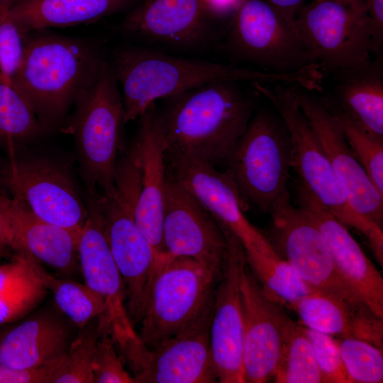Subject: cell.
I'll return each mask as SVG.
<instances>
[{"instance_id": "obj_1", "label": "cell", "mask_w": 383, "mask_h": 383, "mask_svg": "<svg viewBox=\"0 0 383 383\" xmlns=\"http://www.w3.org/2000/svg\"><path fill=\"white\" fill-rule=\"evenodd\" d=\"M261 97L251 84L219 80L165 98L157 109L165 153L225 163Z\"/></svg>"}, {"instance_id": "obj_2", "label": "cell", "mask_w": 383, "mask_h": 383, "mask_svg": "<svg viewBox=\"0 0 383 383\" xmlns=\"http://www.w3.org/2000/svg\"><path fill=\"white\" fill-rule=\"evenodd\" d=\"M110 64L118 81L125 123L138 118L157 99L219 80L295 84L299 72L276 73L236 64H222L170 55L145 45L116 49Z\"/></svg>"}, {"instance_id": "obj_3", "label": "cell", "mask_w": 383, "mask_h": 383, "mask_svg": "<svg viewBox=\"0 0 383 383\" xmlns=\"http://www.w3.org/2000/svg\"><path fill=\"white\" fill-rule=\"evenodd\" d=\"M46 30L24 35L23 60L12 84L48 132L64 125L79 91L106 58L93 43Z\"/></svg>"}, {"instance_id": "obj_4", "label": "cell", "mask_w": 383, "mask_h": 383, "mask_svg": "<svg viewBox=\"0 0 383 383\" xmlns=\"http://www.w3.org/2000/svg\"><path fill=\"white\" fill-rule=\"evenodd\" d=\"M285 122L292 144V170L316 198L347 227L360 233L383 265L382 227L355 212L299 101L296 84H251Z\"/></svg>"}, {"instance_id": "obj_5", "label": "cell", "mask_w": 383, "mask_h": 383, "mask_svg": "<svg viewBox=\"0 0 383 383\" xmlns=\"http://www.w3.org/2000/svg\"><path fill=\"white\" fill-rule=\"evenodd\" d=\"M64 129L74 137L89 189L115 192V172L125 112L119 85L105 59L79 91Z\"/></svg>"}, {"instance_id": "obj_6", "label": "cell", "mask_w": 383, "mask_h": 383, "mask_svg": "<svg viewBox=\"0 0 383 383\" xmlns=\"http://www.w3.org/2000/svg\"><path fill=\"white\" fill-rule=\"evenodd\" d=\"M272 108L259 105L225 162L246 211L267 214L289 192L292 170L289 132Z\"/></svg>"}, {"instance_id": "obj_7", "label": "cell", "mask_w": 383, "mask_h": 383, "mask_svg": "<svg viewBox=\"0 0 383 383\" xmlns=\"http://www.w3.org/2000/svg\"><path fill=\"white\" fill-rule=\"evenodd\" d=\"M221 274L190 257H158L139 321L143 343L152 348L194 323L213 304Z\"/></svg>"}, {"instance_id": "obj_8", "label": "cell", "mask_w": 383, "mask_h": 383, "mask_svg": "<svg viewBox=\"0 0 383 383\" xmlns=\"http://www.w3.org/2000/svg\"><path fill=\"white\" fill-rule=\"evenodd\" d=\"M234 62L276 73H291L316 63L294 21L265 0H246L222 39Z\"/></svg>"}, {"instance_id": "obj_9", "label": "cell", "mask_w": 383, "mask_h": 383, "mask_svg": "<svg viewBox=\"0 0 383 383\" xmlns=\"http://www.w3.org/2000/svg\"><path fill=\"white\" fill-rule=\"evenodd\" d=\"M270 215L272 221L267 238L313 293L353 306H367L340 274L321 233L292 203L289 192L277 201Z\"/></svg>"}, {"instance_id": "obj_10", "label": "cell", "mask_w": 383, "mask_h": 383, "mask_svg": "<svg viewBox=\"0 0 383 383\" xmlns=\"http://www.w3.org/2000/svg\"><path fill=\"white\" fill-rule=\"evenodd\" d=\"M294 23L323 77L370 57L371 28L365 0H311Z\"/></svg>"}, {"instance_id": "obj_11", "label": "cell", "mask_w": 383, "mask_h": 383, "mask_svg": "<svg viewBox=\"0 0 383 383\" xmlns=\"http://www.w3.org/2000/svg\"><path fill=\"white\" fill-rule=\"evenodd\" d=\"M213 304L191 326L152 348L140 339L120 353L135 382H218L210 347Z\"/></svg>"}, {"instance_id": "obj_12", "label": "cell", "mask_w": 383, "mask_h": 383, "mask_svg": "<svg viewBox=\"0 0 383 383\" xmlns=\"http://www.w3.org/2000/svg\"><path fill=\"white\" fill-rule=\"evenodd\" d=\"M0 181L38 218L80 234L88 215L87 204L60 165L44 158L20 159L11 148Z\"/></svg>"}, {"instance_id": "obj_13", "label": "cell", "mask_w": 383, "mask_h": 383, "mask_svg": "<svg viewBox=\"0 0 383 383\" xmlns=\"http://www.w3.org/2000/svg\"><path fill=\"white\" fill-rule=\"evenodd\" d=\"M169 177L187 188L240 240L248 264L280 257L266 235L244 214L246 209L228 173L196 159L165 153Z\"/></svg>"}, {"instance_id": "obj_14", "label": "cell", "mask_w": 383, "mask_h": 383, "mask_svg": "<svg viewBox=\"0 0 383 383\" xmlns=\"http://www.w3.org/2000/svg\"><path fill=\"white\" fill-rule=\"evenodd\" d=\"M137 200V194L118 187L112 196L100 194L105 236L122 279L126 306L133 326L141 318L158 258L135 223Z\"/></svg>"}, {"instance_id": "obj_15", "label": "cell", "mask_w": 383, "mask_h": 383, "mask_svg": "<svg viewBox=\"0 0 383 383\" xmlns=\"http://www.w3.org/2000/svg\"><path fill=\"white\" fill-rule=\"evenodd\" d=\"M89 192L78 258L85 284L106 301V311L99 316L100 326L110 333L120 352L140 337L128 316L124 286L105 236L100 194L96 189Z\"/></svg>"}, {"instance_id": "obj_16", "label": "cell", "mask_w": 383, "mask_h": 383, "mask_svg": "<svg viewBox=\"0 0 383 383\" xmlns=\"http://www.w3.org/2000/svg\"><path fill=\"white\" fill-rule=\"evenodd\" d=\"M162 242L167 256L190 257L223 272L227 242L218 221L187 188L168 175Z\"/></svg>"}, {"instance_id": "obj_17", "label": "cell", "mask_w": 383, "mask_h": 383, "mask_svg": "<svg viewBox=\"0 0 383 383\" xmlns=\"http://www.w3.org/2000/svg\"><path fill=\"white\" fill-rule=\"evenodd\" d=\"M240 288L244 323V382H268L273 379L285 333L292 319L282 304L264 289L246 259L240 269Z\"/></svg>"}, {"instance_id": "obj_18", "label": "cell", "mask_w": 383, "mask_h": 383, "mask_svg": "<svg viewBox=\"0 0 383 383\" xmlns=\"http://www.w3.org/2000/svg\"><path fill=\"white\" fill-rule=\"evenodd\" d=\"M227 242V255L214 292L210 326V347L218 382L245 383L244 323L240 288V269L245 260L237 237L220 223Z\"/></svg>"}, {"instance_id": "obj_19", "label": "cell", "mask_w": 383, "mask_h": 383, "mask_svg": "<svg viewBox=\"0 0 383 383\" xmlns=\"http://www.w3.org/2000/svg\"><path fill=\"white\" fill-rule=\"evenodd\" d=\"M118 29L145 46L182 50L208 47L223 38L200 0H142L126 13Z\"/></svg>"}, {"instance_id": "obj_20", "label": "cell", "mask_w": 383, "mask_h": 383, "mask_svg": "<svg viewBox=\"0 0 383 383\" xmlns=\"http://www.w3.org/2000/svg\"><path fill=\"white\" fill-rule=\"evenodd\" d=\"M300 106L323 149L353 209L383 226V194L350 149L343 133L318 93L296 87Z\"/></svg>"}, {"instance_id": "obj_21", "label": "cell", "mask_w": 383, "mask_h": 383, "mask_svg": "<svg viewBox=\"0 0 383 383\" xmlns=\"http://www.w3.org/2000/svg\"><path fill=\"white\" fill-rule=\"evenodd\" d=\"M296 206L325 238L335 265L344 279L367 306L383 318V278L352 236L337 218L299 179L294 181Z\"/></svg>"}, {"instance_id": "obj_22", "label": "cell", "mask_w": 383, "mask_h": 383, "mask_svg": "<svg viewBox=\"0 0 383 383\" xmlns=\"http://www.w3.org/2000/svg\"><path fill=\"white\" fill-rule=\"evenodd\" d=\"M318 93L331 114L343 115L383 138V56L333 71Z\"/></svg>"}, {"instance_id": "obj_23", "label": "cell", "mask_w": 383, "mask_h": 383, "mask_svg": "<svg viewBox=\"0 0 383 383\" xmlns=\"http://www.w3.org/2000/svg\"><path fill=\"white\" fill-rule=\"evenodd\" d=\"M138 118L135 140L139 152L141 177L134 218L159 257L165 255L162 221L167 174L165 147L158 123L156 102L151 104Z\"/></svg>"}, {"instance_id": "obj_24", "label": "cell", "mask_w": 383, "mask_h": 383, "mask_svg": "<svg viewBox=\"0 0 383 383\" xmlns=\"http://www.w3.org/2000/svg\"><path fill=\"white\" fill-rule=\"evenodd\" d=\"M74 338L67 321L40 311L11 330L0 343V366L37 367L61 358Z\"/></svg>"}, {"instance_id": "obj_25", "label": "cell", "mask_w": 383, "mask_h": 383, "mask_svg": "<svg viewBox=\"0 0 383 383\" xmlns=\"http://www.w3.org/2000/svg\"><path fill=\"white\" fill-rule=\"evenodd\" d=\"M304 326L338 338L363 340L383 348V318L367 306L311 293L288 306Z\"/></svg>"}, {"instance_id": "obj_26", "label": "cell", "mask_w": 383, "mask_h": 383, "mask_svg": "<svg viewBox=\"0 0 383 383\" xmlns=\"http://www.w3.org/2000/svg\"><path fill=\"white\" fill-rule=\"evenodd\" d=\"M142 0H14L7 16L26 33L66 28L127 13Z\"/></svg>"}, {"instance_id": "obj_27", "label": "cell", "mask_w": 383, "mask_h": 383, "mask_svg": "<svg viewBox=\"0 0 383 383\" xmlns=\"http://www.w3.org/2000/svg\"><path fill=\"white\" fill-rule=\"evenodd\" d=\"M11 213L16 250L61 272L75 268L80 234L38 218L14 198Z\"/></svg>"}, {"instance_id": "obj_28", "label": "cell", "mask_w": 383, "mask_h": 383, "mask_svg": "<svg viewBox=\"0 0 383 383\" xmlns=\"http://www.w3.org/2000/svg\"><path fill=\"white\" fill-rule=\"evenodd\" d=\"M35 262L32 256L20 252L13 261L0 265V323L25 316L45 296L48 289Z\"/></svg>"}, {"instance_id": "obj_29", "label": "cell", "mask_w": 383, "mask_h": 383, "mask_svg": "<svg viewBox=\"0 0 383 383\" xmlns=\"http://www.w3.org/2000/svg\"><path fill=\"white\" fill-rule=\"evenodd\" d=\"M35 266L43 284L52 293L57 306L79 329L104 313L105 300L86 284L56 278L36 260Z\"/></svg>"}, {"instance_id": "obj_30", "label": "cell", "mask_w": 383, "mask_h": 383, "mask_svg": "<svg viewBox=\"0 0 383 383\" xmlns=\"http://www.w3.org/2000/svg\"><path fill=\"white\" fill-rule=\"evenodd\" d=\"M272 380L276 383H323L312 345L299 322L292 320L286 331Z\"/></svg>"}, {"instance_id": "obj_31", "label": "cell", "mask_w": 383, "mask_h": 383, "mask_svg": "<svg viewBox=\"0 0 383 383\" xmlns=\"http://www.w3.org/2000/svg\"><path fill=\"white\" fill-rule=\"evenodd\" d=\"M46 132L28 101L0 72V141L13 145Z\"/></svg>"}, {"instance_id": "obj_32", "label": "cell", "mask_w": 383, "mask_h": 383, "mask_svg": "<svg viewBox=\"0 0 383 383\" xmlns=\"http://www.w3.org/2000/svg\"><path fill=\"white\" fill-rule=\"evenodd\" d=\"M94 321V320H93ZM79 329L51 383H93L94 357L101 333L99 317Z\"/></svg>"}, {"instance_id": "obj_33", "label": "cell", "mask_w": 383, "mask_h": 383, "mask_svg": "<svg viewBox=\"0 0 383 383\" xmlns=\"http://www.w3.org/2000/svg\"><path fill=\"white\" fill-rule=\"evenodd\" d=\"M335 339L348 383L383 382V348L357 338Z\"/></svg>"}, {"instance_id": "obj_34", "label": "cell", "mask_w": 383, "mask_h": 383, "mask_svg": "<svg viewBox=\"0 0 383 383\" xmlns=\"http://www.w3.org/2000/svg\"><path fill=\"white\" fill-rule=\"evenodd\" d=\"M331 115L338 124L353 154L375 187L383 194V138L371 135L343 115Z\"/></svg>"}, {"instance_id": "obj_35", "label": "cell", "mask_w": 383, "mask_h": 383, "mask_svg": "<svg viewBox=\"0 0 383 383\" xmlns=\"http://www.w3.org/2000/svg\"><path fill=\"white\" fill-rule=\"evenodd\" d=\"M94 383H136L109 333L101 329L93 365Z\"/></svg>"}, {"instance_id": "obj_36", "label": "cell", "mask_w": 383, "mask_h": 383, "mask_svg": "<svg viewBox=\"0 0 383 383\" xmlns=\"http://www.w3.org/2000/svg\"><path fill=\"white\" fill-rule=\"evenodd\" d=\"M304 329L312 345L323 382L348 383L336 339L330 335L305 326Z\"/></svg>"}, {"instance_id": "obj_37", "label": "cell", "mask_w": 383, "mask_h": 383, "mask_svg": "<svg viewBox=\"0 0 383 383\" xmlns=\"http://www.w3.org/2000/svg\"><path fill=\"white\" fill-rule=\"evenodd\" d=\"M24 35L7 16L0 18V72L11 84L23 56Z\"/></svg>"}, {"instance_id": "obj_38", "label": "cell", "mask_w": 383, "mask_h": 383, "mask_svg": "<svg viewBox=\"0 0 383 383\" xmlns=\"http://www.w3.org/2000/svg\"><path fill=\"white\" fill-rule=\"evenodd\" d=\"M63 356L50 363L33 367L0 366V383H51Z\"/></svg>"}, {"instance_id": "obj_39", "label": "cell", "mask_w": 383, "mask_h": 383, "mask_svg": "<svg viewBox=\"0 0 383 383\" xmlns=\"http://www.w3.org/2000/svg\"><path fill=\"white\" fill-rule=\"evenodd\" d=\"M200 1L205 16L223 38L235 14L246 0Z\"/></svg>"}, {"instance_id": "obj_40", "label": "cell", "mask_w": 383, "mask_h": 383, "mask_svg": "<svg viewBox=\"0 0 383 383\" xmlns=\"http://www.w3.org/2000/svg\"><path fill=\"white\" fill-rule=\"evenodd\" d=\"M371 28V53L383 56V0H365Z\"/></svg>"}, {"instance_id": "obj_41", "label": "cell", "mask_w": 383, "mask_h": 383, "mask_svg": "<svg viewBox=\"0 0 383 383\" xmlns=\"http://www.w3.org/2000/svg\"><path fill=\"white\" fill-rule=\"evenodd\" d=\"M11 202L12 198L0 194V257L8 249L16 250L11 223Z\"/></svg>"}, {"instance_id": "obj_42", "label": "cell", "mask_w": 383, "mask_h": 383, "mask_svg": "<svg viewBox=\"0 0 383 383\" xmlns=\"http://www.w3.org/2000/svg\"><path fill=\"white\" fill-rule=\"evenodd\" d=\"M287 18L294 21L300 9L311 0H265Z\"/></svg>"}, {"instance_id": "obj_43", "label": "cell", "mask_w": 383, "mask_h": 383, "mask_svg": "<svg viewBox=\"0 0 383 383\" xmlns=\"http://www.w3.org/2000/svg\"><path fill=\"white\" fill-rule=\"evenodd\" d=\"M14 0H0V7L6 8L10 6Z\"/></svg>"}, {"instance_id": "obj_44", "label": "cell", "mask_w": 383, "mask_h": 383, "mask_svg": "<svg viewBox=\"0 0 383 383\" xmlns=\"http://www.w3.org/2000/svg\"><path fill=\"white\" fill-rule=\"evenodd\" d=\"M6 12V9L0 7V18Z\"/></svg>"}, {"instance_id": "obj_45", "label": "cell", "mask_w": 383, "mask_h": 383, "mask_svg": "<svg viewBox=\"0 0 383 383\" xmlns=\"http://www.w3.org/2000/svg\"><path fill=\"white\" fill-rule=\"evenodd\" d=\"M343 1H350V0H343Z\"/></svg>"}]
</instances>
